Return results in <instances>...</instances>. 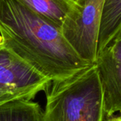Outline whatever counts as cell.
I'll return each instance as SVG.
<instances>
[{
    "label": "cell",
    "mask_w": 121,
    "mask_h": 121,
    "mask_svg": "<svg viewBox=\"0 0 121 121\" xmlns=\"http://www.w3.org/2000/svg\"><path fill=\"white\" fill-rule=\"evenodd\" d=\"M103 121H121V114L113 115L111 116H105Z\"/></svg>",
    "instance_id": "cell-9"
},
{
    "label": "cell",
    "mask_w": 121,
    "mask_h": 121,
    "mask_svg": "<svg viewBox=\"0 0 121 121\" xmlns=\"http://www.w3.org/2000/svg\"><path fill=\"white\" fill-rule=\"evenodd\" d=\"M94 65L101 82L105 116L121 111V33L97 52Z\"/></svg>",
    "instance_id": "cell-5"
},
{
    "label": "cell",
    "mask_w": 121,
    "mask_h": 121,
    "mask_svg": "<svg viewBox=\"0 0 121 121\" xmlns=\"http://www.w3.org/2000/svg\"><path fill=\"white\" fill-rule=\"evenodd\" d=\"M0 121H43V111L33 101H11L0 106Z\"/></svg>",
    "instance_id": "cell-8"
},
{
    "label": "cell",
    "mask_w": 121,
    "mask_h": 121,
    "mask_svg": "<svg viewBox=\"0 0 121 121\" xmlns=\"http://www.w3.org/2000/svg\"><path fill=\"white\" fill-rule=\"evenodd\" d=\"M121 0H104L99 25L97 52L121 33Z\"/></svg>",
    "instance_id": "cell-6"
},
{
    "label": "cell",
    "mask_w": 121,
    "mask_h": 121,
    "mask_svg": "<svg viewBox=\"0 0 121 121\" xmlns=\"http://www.w3.org/2000/svg\"><path fill=\"white\" fill-rule=\"evenodd\" d=\"M3 45V39L1 38V36L0 35V46Z\"/></svg>",
    "instance_id": "cell-10"
},
{
    "label": "cell",
    "mask_w": 121,
    "mask_h": 121,
    "mask_svg": "<svg viewBox=\"0 0 121 121\" xmlns=\"http://www.w3.org/2000/svg\"><path fill=\"white\" fill-rule=\"evenodd\" d=\"M51 82L3 45L0 46V106L14 101H32Z\"/></svg>",
    "instance_id": "cell-3"
},
{
    "label": "cell",
    "mask_w": 121,
    "mask_h": 121,
    "mask_svg": "<svg viewBox=\"0 0 121 121\" xmlns=\"http://www.w3.org/2000/svg\"><path fill=\"white\" fill-rule=\"evenodd\" d=\"M72 1H74V2H75V3H76V1H77V0H72Z\"/></svg>",
    "instance_id": "cell-11"
},
{
    "label": "cell",
    "mask_w": 121,
    "mask_h": 121,
    "mask_svg": "<svg viewBox=\"0 0 121 121\" xmlns=\"http://www.w3.org/2000/svg\"><path fill=\"white\" fill-rule=\"evenodd\" d=\"M104 0H77L62 26V34L84 60L94 65L97 53V37Z\"/></svg>",
    "instance_id": "cell-4"
},
{
    "label": "cell",
    "mask_w": 121,
    "mask_h": 121,
    "mask_svg": "<svg viewBox=\"0 0 121 121\" xmlns=\"http://www.w3.org/2000/svg\"><path fill=\"white\" fill-rule=\"evenodd\" d=\"M0 35L6 48L51 82L69 78L91 65L68 43L61 27L18 0H0Z\"/></svg>",
    "instance_id": "cell-1"
},
{
    "label": "cell",
    "mask_w": 121,
    "mask_h": 121,
    "mask_svg": "<svg viewBox=\"0 0 121 121\" xmlns=\"http://www.w3.org/2000/svg\"><path fill=\"white\" fill-rule=\"evenodd\" d=\"M40 16L62 28L76 3L72 0H18Z\"/></svg>",
    "instance_id": "cell-7"
},
{
    "label": "cell",
    "mask_w": 121,
    "mask_h": 121,
    "mask_svg": "<svg viewBox=\"0 0 121 121\" xmlns=\"http://www.w3.org/2000/svg\"><path fill=\"white\" fill-rule=\"evenodd\" d=\"M43 121H103V91L96 65L53 81L45 91Z\"/></svg>",
    "instance_id": "cell-2"
}]
</instances>
